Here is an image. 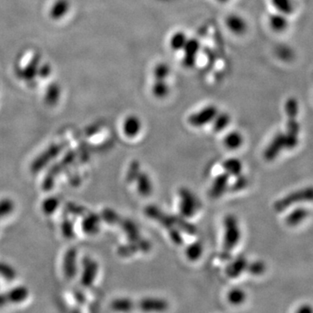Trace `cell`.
<instances>
[{"label": "cell", "mask_w": 313, "mask_h": 313, "mask_svg": "<svg viewBox=\"0 0 313 313\" xmlns=\"http://www.w3.org/2000/svg\"><path fill=\"white\" fill-rule=\"evenodd\" d=\"M300 135L286 131L278 132L272 138L268 146L265 150V158L268 161L274 160L283 151H292L300 145Z\"/></svg>", "instance_id": "obj_1"}, {"label": "cell", "mask_w": 313, "mask_h": 313, "mask_svg": "<svg viewBox=\"0 0 313 313\" xmlns=\"http://www.w3.org/2000/svg\"><path fill=\"white\" fill-rule=\"evenodd\" d=\"M313 202V186H307L288 193L274 204V210L282 212L288 208L303 203Z\"/></svg>", "instance_id": "obj_2"}, {"label": "cell", "mask_w": 313, "mask_h": 313, "mask_svg": "<svg viewBox=\"0 0 313 313\" xmlns=\"http://www.w3.org/2000/svg\"><path fill=\"white\" fill-rule=\"evenodd\" d=\"M224 249L231 251V249L237 245L240 239V229L234 216L228 215L224 218Z\"/></svg>", "instance_id": "obj_3"}, {"label": "cell", "mask_w": 313, "mask_h": 313, "mask_svg": "<svg viewBox=\"0 0 313 313\" xmlns=\"http://www.w3.org/2000/svg\"><path fill=\"white\" fill-rule=\"evenodd\" d=\"M218 113V109L213 104H209L190 116L188 122L194 127H201L214 120Z\"/></svg>", "instance_id": "obj_4"}, {"label": "cell", "mask_w": 313, "mask_h": 313, "mask_svg": "<svg viewBox=\"0 0 313 313\" xmlns=\"http://www.w3.org/2000/svg\"><path fill=\"white\" fill-rule=\"evenodd\" d=\"M201 44L198 38H189L182 50V64L186 68H193L200 55Z\"/></svg>", "instance_id": "obj_5"}, {"label": "cell", "mask_w": 313, "mask_h": 313, "mask_svg": "<svg viewBox=\"0 0 313 313\" xmlns=\"http://www.w3.org/2000/svg\"><path fill=\"white\" fill-rule=\"evenodd\" d=\"M224 24L231 34L237 37L244 36L249 29L246 19L238 13L228 14L224 19Z\"/></svg>", "instance_id": "obj_6"}, {"label": "cell", "mask_w": 313, "mask_h": 313, "mask_svg": "<svg viewBox=\"0 0 313 313\" xmlns=\"http://www.w3.org/2000/svg\"><path fill=\"white\" fill-rule=\"evenodd\" d=\"M180 196V212L184 217H193L198 210V200L189 190L182 189Z\"/></svg>", "instance_id": "obj_7"}, {"label": "cell", "mask_w": 313, "mask_h": 313, "mask_svg": "<svg viewBox=\"0 0 313 313\" xmlns=\"http://www.w3.org/2000/svg\"><path fill=\"white\" fill-rule=\"evenodd\" d=\"M139 309L147 313H164L168 309V302L163 299L158 298H145L139 301Z\"/></svg>", "instance_id": "obj_8"}, {"label": "cell", "mask_w": 313, "mask_h": 313, "mask_svg": "<svg viewBox=\"0 0 313 313\" xmlns=\"http://www.w3.org/2000/svg\"><path fill=\"white\" fill-rule=\"evenodd\" d=\"M269 27L276 33H282L287 30L289 26L288 16L285 14L279 13L276 11L274 13L270 14L268 17Z\"/></svg>", "instance_id": "obj_9"}, {"label": "cell", "mask_w": 313, "mask_h": 313, "mask_svg": "<svg viewBox=\"0 0 313 313\" xmlns=\"http://www.w3.org/2000/svg\"><path fill=\"white\" fill-rule=\"evenodd\" d=\"M309 216H310V210L307 208L303 207H298L296 209L291 210L289 214L286 216V223L289 226L295 227L302 224L304 221L307 220Z\"/></svg>", "instance_id": "obj_10"}, {"label": "cell", "mask_w": 313, "mask_h": 313, "mask_svg": "<svg viewBox=\"0 0 313 313\" xmlns=\"http://www.w3.org/2000/svg\"><path fill=\"white\" fill-rule=\"evenodd\" d=\"M189 36L186 31L179 30L173 32L169 38V47L172 52H181L188 41Z\"/></svg>", "instance_id": "obj_11"}, {"label": "cell", "mask_w": 313, "mask_h": 313, "mask_svg": "<svg viewBox=\"0 0 313 313\" xmlns=\"http://www.w3.org/2000/svg\"><path fill=\"white\" fill-rule=\"evenodd\" d=\"M142 123L141 120L135 115H130L128 116L124 121L123 124V130L124 134L130 138H133L135 136L139 133L141 131Z\"/></svg>", "instance_id": "obj_12"}, {"label": "cell", "mask_w": 313, "mask_h": 313, "mask_svg": "<svg viewBox=\"0 0 313 313\" xmlns=\"http://www.w3.org/2000/svg\"><path fill=\"white\" fill-rule=\"evenodd\" d=\"M228 179H229V175L227 173H223L217 177L210 188V196L214 199H217L222 196L223 193L227 189Z\"/></svg>", "instance_id": "obj_13"}, {"label": "cell", "mask_w": 313, "mask_h": 313, "mask_svg": "<svg viewBox=\"0 0 313 313\" xmlns=\"http://www.w3.org/2000/svg\"><path fill=\"white\" fill-rule=\"evenodd\" d=\"M151 91L153 96L162 100L168 96L171 92V88L167 80H154L152 83Z\"/></svg>", "instance_id": "obj_14"}, {"label": "cell", "mask_w": 313, "mask_h": 313, "mask_svg": "<svg viewBox=\"0 0 313 313\" xmlns=\"http://www.w3.org/2000/svg\"><path fill=\"white\" fill-rule=\"evenodd\" d=\"M247 260L244 257H239L232 262L226 268V273L230 278H236L247 268Z\"/></svg>", "instance_id": "obj_15"}, {"label": "cell", "mask_w": 313, "mask_h": 313, "mask_svg": "<svg viewBox=\"0 0 313 313\" xmlns=\"http://www.w3.org/2000/svg\"><path fill=\"white\" fill-rule=\"evenodd\" d=\"M272 6L279 13L290 16L294 12L295 5L293 0H271Z\"/></svg>", "instance_id": "obj_16"}, {"label": "cell", "mask_w": 313, "mask_h": 313, "mask_svg": "<svg viewBox=\"0 0 313 313\" xmlns=\"http://www.w3.org/2000/svg\"><path fill=\"white\" fill-rule=\"evenodd\" d=\"M172 69L167 63L158 62L152 70V77L154 80H167L171 76Z\"/></svg>", "instance_id": "obj_17"}, {"label": "cell", "mask_w": 313, "mask_h": 313, "mask_svg": "<svg viewBox=\"0 0 313 313\" xmlns=\"http://www.w3.org/2000/svg\"><path fill=\"white\" fill-rule=\"evenodd\" d=\"M243 142H244V139L242 135L238 131H232L231 133L226 135V137L224 138V144L226 148L230 150H236L240 147Z\"/></svg>", "instance_id": "obj_18"}, {"label": "cell", "mask_w": 313, "mask_h": 313, "mask_svg": "<svg viewBox=\"0 0 313 313\" xmlns=\"http://www.w3.org/2000/svg\"><path fill=\"white\" fill-rule=\"evenodd\" d=\"M246 300V293L240 288H233L227 293V301L232 306H240Z\"/></svg>", "instance_id": "obj_19"}, {"label": "cell", "mask_w": 313, "mask_h": 313, "mask_svg": "<svg viewBox=\"0 0 313 313\" xmlns=\"http://www.w3.org/2000/svg\"><path fill=\"white\" fill-rule=\"evenodd\" d=\"M138 193L143 196H148L152 193V183L148 178V176L145 173L138 174Z\"/></svg>", "instance_id": "obj_20"}, {"label": "cell", "mask_w": 313, "mask_h": 313, "mask_svg": "<svg viewBox=\"0 0 313 313\" xmlns=\"http://www.w3.org/2000/svg\"><path fill=\"white\" fill-rule=\"evenodd\" d=\"M111 307L118 313H130L134 308V304L130 299H118L114 300Z\"/></svg>", "instance_id": "obj_21"}, {"label": "cell", "mask_w": 313, "mask_h": 313, "mask_svg": "<svg viewBox=\"0 0 313 313\" xmlns=\"http://www.w3.org/2000/svg\"><path fill=\"white\" fill-rule=\"evenodd\" d=\"M223 166L225 173H227L228 175L239 176L242 172V164L236 158L227 159L224 162Z\"/></svg>", "instance_id": "obj_22"}, {"label": "cell", "mask_w": 313, "mask_h": 313, "mask_svg": "<svg viewBox=\"0 0 313 313\" xmlns=\"http://www.w3.org/2000/svg\"><path fill=\"white\" fill-rule=\"evenodd\" d=\"M285 110L287 117H298L300 113V104L295 98H290L285 104Z\"/></svg>", "instance_id": "obj_23"}, {"label": "cell", "mask_w": 313, "mask_h": 313, "mask_svg": "<svg viewBox=\"0 0 313 313\" xmlns=\"http://www.w3.org/2000/svg\"><path fill=\"white\" fill-rule=\"evenodd\" d=\"M212 122H213L214 131L218 132L227 127L228 124L231 122V117L226 112H223V113L218 112Z\"/></svg>", "instance_id": "obj_24"}, {"label": "cell", "mask_w": 313, "mask_h": 313, "mask_svg": "<svg viewBox=\"0 0 313 313\" xmlns=\"http://www.w3.org/2000/svg\"><path fill=\"white\" fill-rule=\"evenodd\" d=\"M276 55L283 61L290 62L294 58V52L293 49L287 45H279L278 48L276 49Z\"/></svg>", "instance_id": "obj_25"}, {"label": "cell", "mask_w": 313, "mask_h": 313, "mask_svg": "<svg viewBox=\"0 0 313 313\" xmlns=\"http://www.w3.org/2000/svg\"><path fill=\"white\" fill-rule=\"evenodd\" d=\"M202 252H203V246L199 242L193 243L186 249L187 258H189L190 260H192V261L198 260L200 258V256L202 255Z\"/></svg>", "instance_id": "obj_26"}, {"label": "cell", "mask_w": 313, "mask_h": 313, "mask_svg": "<svg viewBox=\"0 0 313 313\" xmlns=\"http://www.w3.org/2000/svg\"><path fill=\"white\" fill-rule=\"evenodd\" d=\"M246 270L252 275L259 276L264 274L266 270V265L265 263L262 261L252 262L251 265H247Z\"/></svg>", "instance_id": "obj_27"}, {"label": "cell", "mask_w": 313, "mask_h": 313, "mask_svg": "<svg viewBox=\"0 0 313 313\" xmlns=\"http://www.w3.org/2000/svg\"><path fill=\"white\" fill-rule=\"evenodd\" d=\"M124 231H126L128 237L131 238V240H137L138 238V230L137 226L133 223H131V221H127L124 223Z\"/></svg>", "instance_id": "obj_28"}, {"label": "cell", "mask_w": 313, "mask_h": 313, "mask_svg": "<svg viewBox=\"0 0 313 313\" xmlns=\"http://www.w3.org/2000/svg\"><path fill=\"white\" fill-rule=\"evenodd\" d=\"M248 185V180L245 177H238L237 182H235L232 186L233 191H239V190L244 189Z\"/></svg>", "instance_id": "obj_29"}, {"label": "cell", "mask_w": 313, "mask_h": 313, "mask_svg": "<svg viewBox=\"0 0 313 313\" xmlns=\"http://www.w3.org/2000/svg\"><path fill=\"white\" fill-rule=\"evenodd\" d=\"M294 313H313V306L310 303H303L297 307Z\"/></svg>", "instance_id": "obj_30"}, {"label": "cell", "mask_w": 313, "mask_h": 313, "mask_svg": "<svg viewBox=\"0 0 313 313\" xmlns=\"http://www.w3.org/2000/svg\"><path fill=\"white\" fill-rule=\"evenodd\" d=\"M217 1L220 3H227L231 2V0H217Z\"/></svg>", "instance_id": "obj_31"}]
</instances>
